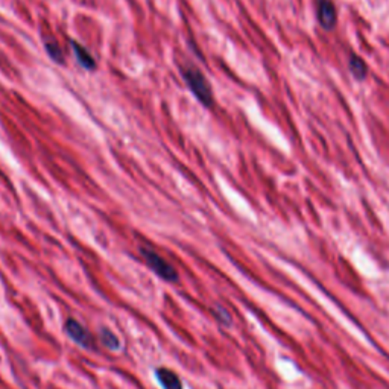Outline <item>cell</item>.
<instances>
[{
	"instance_id": "cell-10",
	"label": "cell",
	"mask_w": 389,
	"mask_h": 389,
	"mask_svg": "<svg viewBox=\"0 0 389 389\" xmlns=\"http://www.w3.org/2000/svg\"><path fill=\"white\" fill-rule=\"evenodd\" d=\"M46 52L49 53V57L58 64H62L64 62V53H62V49L60 48V44L57 41H46Z\"/></svg>"
},
{
	"instance_id": "cell-1",
	"label": "cell",
	"mask_w": 389,
	"mask_h": 389,
	"mask_svg": "<svg viewBox=\"0 0 389 389\" xmlns=\"http://www.w3.org/2000/svg\"><path fill=\"white\" fill-rule=\"evenodd\" d=\"M181 75L184 82H186V86L192 91V95L198 99L199 104L206 108L213 107L215 96H213L211 86L207 78L204 77V73L192 66H187L181 70Z\"/></svg>"
},
{
	"instance_id": "cell-4",
	"label": "cell",
	"mask_w": 389,
	"mask_h": 389,
	"mask_svg": "<svg viewBox=\"0 0 389 389\" xmlns=\"http://www.w3.org/2000/svg\"><path fill=\"white\" fill-rule=\"evenodd\" d=\"M317 4V18L321 27L331 31L338 25V11L331 0H315Z\"/></svg>"
},
{
	"instance_id": "cell-2",
	"label": "cell",
	"mask_w": 389,
	"mask_h": 389,
	"mask_svg": "<svg viewBox=\"0 0 389 389\" xmlns=\"http://www.w3.org/2000/svg\"><path fill=\"white\" fill-rule=\"evenodd\" d=\"M140 254L143 257L145 263L147 265V268H150V270L157 277H160L161 280L169 282V283L178 282V279H180L178 271L175 270V268L168 261H166V258H163L159 253H157L155 249H152L150 246H140Z\"/></svg>"
},
{
	"instance_id": "cell-5",
	"label": "cell",
	"mask_w": 389,
	"mask_h": 389,
	"mask_svg": "<svg viewBox=\"0 0 389 389\" xmlns=\"http://www.w3.org/2000/svg\"><path fill=\"white\" fill-rule=\"evenodd\" d=\"M155 378L163 389H183V382L177 373L169 368H155Z\"/></svg>"
},
{
	"instance_id": "cell-6",
	"label": "cell",
	"mask_w": 389,
	"mask_h": 389,
	"mask_svg": "<svg viewBox=\"0 0 389 389\" xmlns=\"http://www.w3.org/2000/svg\"><path fill=\"white\" fill-rule=\"evenodd\" d=\"M72 49L73 53H75V58L79 62V66L86 70H95L96 69V60L91 52L86 48V46H82L81 43L72 40Z\"/></svg>"
},
{
	"instance_id": "cell-9",
	"label": "cell",
	"mask_w": 389,
	"mask_h": 389,
	"mask_svg": "<svg viewBox=\"0 0 389 389\" xmlns=\"http://www.w3.org/2000/svg\"><path fill=\"white\" fill-rule=\"evenodd\" d=\"M213 317H215L220 326H224V327H231V324H233L231 313L224 308V305H220V304H216L215 308H213Z\"/></svg>"
},
{
	"instance_id": "cell-7",
	"label": "cell",
	"mask_w": 389,
	"mask_h": 389,
	"mask_svg": "<svg viewBox=\"0 0 389 389\" xmlns=\"http://www.w3.org/2000/svg\"><path fill=\"white\" fill-rule=\"evenodd\" d=\"M348 67L351 75H353L357 81H364L368 75V67L362 58H359L357 55H351L348 60Z\"/></svg>"
},
{
	"instance_id": "cell-3",
	"label": "cell",
	"mask_w": 389,
	"mask_h": 389,
	"mask_svg": "<svg viewBox=\"0 0 389 389\" xmlns=\"http://www.w3.org/2000/svg\"><path fill=\"white\" fill-rule=\"evenodd\" d=\"M64 333H66V335L81 348H86V350L95 348L93 335H91V333L77 319L69 318L66 322H64Z\"/></svg>"
},
{
	"instance_id": "cell-8",
	"label": "cell",
	"mask_w": 389,
	"mask_h": 389,
	"mask_svg": "<svg viewBox=\"0 0 389 389\" xmlns=\"http://www.w3.org/2000/svg\"><path fill=\"white\" fill-rule=\"evenodd\" d=\"M99 336V342L102 345H104L107 350L110 351H117L120 348V341L119 338L116 336V333L111 331L110 329L107 327H102L98 333Z\"/></svg>"
}]
</instances>
